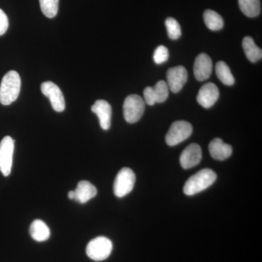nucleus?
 <instances>
[{
	"label": "nucleus",
	"mask_w": 262,
	"mask_h": 262,
	"mask_svg": "<svg viewBox=\"0 0 262 262\" xmlns=\"http://www.w3.org/2000/svg\"><path fill=\"white\" fill-rule=\"evenodd\" d=\"M21 80L15 71H10L3 77L0 84V103L8 106L16 101L20 94Z\"/></svg>",
	"instance_id": "1"
},
{
	"label": "nucleus",
	"mask_w": 262,
	"mask_h": 262,
	"mask_svg": "<svg viewBox=\"0 0 262 262\" xmlns=\"http://www.w3.org/2000/svg\"><path fill=\"white\" fill-rule=\"evenodd\" d=\"M216 179V173L213 170L209 168L203 169L188 179L184 186V194L192 196L203 192L211 187Z\"/></svg>",
	"instance_id": "2"
},
{
	"label": "nucleus",
	"mask_w": 262,
	"mask_h": 262,
	"mask_svg": "<svg viewBox=\"0 0 262 262\" xmlns=\"http://www.w3.org/2000/svg\"><path fill=\"white\" fill-rule=\"evenodd\" d=\"M113 249L112 241L107 237L100 236L90 241L86 248V253L94 261H101L110 256Z\"/></svg>",
	"instance_id": "3"
},
{
	"label": "nucleus",
	"mask_w": 262,
	"mask_h": 262,
	"mask_svg": "<svg viewBox=\"0 0 262 262\" xmlns=\"http://www.w3.org/2000/svg\"><path fill=\"white\" fill-rule=\"evenodd\" d=\"M146 103L139 95L127 96L124 101V118L128 123H136L142 117L145 110Z\"/></svg>",
	"instance_id": "4"
},
{
	"label": "nucleus",
	"mask_w": 262,
	"mask_h": 262,
	"mask_svg": "<svg viewBox=\"0 0 262 262\" xmlns=\"http://www.w3.org/2000/svg\"><path fill=\"white\" fill-rule=\"evenodd\" d=\"M136 183V175L130 168H123L117 173L113 190L117 198L126 196L134 189Z\"/></svg>",
	"instance_id": "5"
},
{
	"label": "nucleus",
	"mask_w": 262,
	"mask_h": 262,
	"mask_svg": "<svg viewBox=\"0 0 262 262\" xmlns=\"http://www.w3.org/2000/svg\"><path fill=\"white\" fill-rule=\"evenodd\" d=\"M192 125L189 122L184 120L174 122L165 136V141L168 146L178 145L192 135Z\"/></svg>",
	"instance_id": "6"
},
{
	"label": "nucleus",
	"mask_w": 262,
	"mask_h": 262,
	"mask_svg": "<svg viewBox=\"0 0 262 262\" xmlns=\"http://www.w3.org/2000/svg\"><path fill=\"white\" fill-rule=\"evenodd\" d=\"M14 142L10 136H5L0 142V171L5 177L11 173Z\"/></svg>",
	"instance_id": "7"
},
{
	"label": "nucleus",
	"mask_w": 262,
	"mask_h": 262,
	"mask_svg": "<svg viewBox=\"0 0 262 262\" xmlns=\"http://www.w3.org/2000/svg\"><path fill=\"white\" fill-rule=\"evenodd\" d=\"M41 91L51 101L52 107L58 113L64 111L66 103L63 93L56 84L46 81L41 84Z\"/></svg>",
	"instance_id": "8"
},
{
	"label": "nucleus",
	"mask_w": 262,
	"mask_h": 262,
	"mask_svg": "<svg viewBox=\"0 0 262 262\" xmlns=\"http://www.w3.org/2000/svg\"><path fill=\"white\" fill-rule=\"evenodd\" d=\"M169 89L167 82L160 80L154 87H146L144 91V100L146 104L153 106L157 103H163L168 97Z\"/></svg>",
	"instance_id": "9"
},
{
	"label": "nucleus",
	"mask_w": 262,
	"mask_h": 262,
	"mask_svg": "<svg viewBox=\"0 0 262 262\" xmlns=\"http://www.w3.org/2000/svg\"><path fill=\"white\" fill-rule=\"evenodd\" d=\"M166 77L168 89L174 94H177L182 89L184 84L187 82V71L182 66H178L169 69L167 72Z\"/></svg>",
	"instance_id": "10"
},
{
	"label": "nucleus",
	"mask_w": 262,
	"mask_h": 262,
	"mask_svg": "<svg viewBox=\"0 0 262 262\" xmlns=\"http://www.w3.org/2000/svg\"><path fill=\"white\" fill-rule=\"evenodd\" d=\"M220 97V91L218 87L212 82L202 86L196 96V101L203 107H212Z\"/></svg>",
	"instance_id": "11"
},
{
	"label": "nucleus",
	"mask_w": 262,
	"mask_h": 262,
	"mask_svg": "<svg viewBox=\"0 0 262 262\" xmlns=\"http://www.w3.org/2000/svg\"><path fill=\"white\" fill-rule=\"evenodd\" d=\"M93 113L97 115L99 119L100 125L104 130H107L111 127L112 110L111 105L104 100H98L91 107Z\"/></svg>",
	"instance_id": "12"
},
{
	"label": "nucleus",
	"mask_w": 262,
	"mask_h": 262,
	"mask_svg": "<svg viewBox=\"0 0 262 262\" xmlns=\"http://www.w3.org/2000/svg\"><path fill=\"white\" fill-rule=\"evenodd\" d=\"M202 149L198 144H191L182 151L180 163L183 168L190 169L201 163Z\"/></svg>",
	"instance_id": "13"
},
{
	"label": "nucleus",
	"mask_w": 262,
	"mask_h": 262,
	"mask_svg": "<svg viewBox=\"0 0 262 262\" xmlns=\"http://www.w3.org/2000/svg\"><path fill=\"white\" fill-rule=\"evenodd\" d=\"M213 63L211 58L206 53H201L196 57L194 64V75L198 81L208 80L211 75Z\"/></svg>",
	"instance_id": "14"
},
{
	"label": "nucleus",
	"mask_w": 262,
	"mask_h": 262,
	"mask_svg": "<svg viewBox=\"0 0 262 262\" xmlns=\"http://www.w3.org/2000/svg\"><path fill=\"white\" fill-rule=\"evenodd\" d=\"M97 194V189L91 182L88 181H81L77 184L75 190V199L77 203H87Z\"/></svg>",
	"instance_id": "15"
},
{
	"label": "nucleus",
	"mask_w": 262,
	"mask_h": 262,
	"mask_svg": "<svg viewBox=\"0 0 262 262\" xmlns=\"http://www.w3.org/2000/svg\"><path fill=\"white\" fill-rule=\"evenodd\" d=\"M209 151L212 158L217 160H227L232 155V148L219 138L213 139L209 144Z\"/></svg>",
	"instance_id": "16"
},
{
	"label": "nucleus",
	"mask_w": 262,
	"mask_h": 262,
	"mask_svg": "<svg viewBox=\"0 0 262 262\" xmlns=\"http://www.w3.org/2000/svg\"><path fill=\"white\" fill-rule=\"evenodd\" d=\"M31 236L34 241L37 242H43L47 241L51 236L49 227L42 220H34L29 229Z\"/></svg>",
	"instance_id": "17"
},
{
	"label": "nucleus",
	"mask_w": 262,
	"mask_h": 262,
	"mask_svg": "<svg viewBox=\"0 0 262 262\" xmlns=\"http://www.w3.org/2000/svg\"><path fill=\"white\" fill-rule=\"evenodd\" d=\"M243 48L245 54L250 61L256 63L262 58V51L258 47L251 37H246L243 40Z\"/></svg>",
	"instance_id": "18"
},
{
	"label": "nucleus",
	"mask_w": 262,
	"mask_h": 262,
	"mask_svg": "<svg viewBox=\"0 0 262 262\" xmlns=\"http://www.w3.org/2000/svg\"><path fill=\"white\" fill-rule=\"evenodd\" d=\"M241 11L246 16L254 18L261 13V2L260 0H238Z\"/></svg>",
	"instance_id": "19"
},
{
	"label": "nucleus",
	"mask_w": 262,
	"mask_h": 262,
	"mask_svg": "<svg viewBox=\"0 0 262 262\" xmlns=\"http://www.w3.org/2000/svg\"><path fill=\"white\" fill-rule=\"evenodd\" d=\"M203 18L206 27L212 31H219L223 28V18L214 10H206L203 13Z\"/></svg>",
	"instance_id": "20"
},
{
	"label": "nucleus",
	"mask_w": 262,
	"mask_h": 262,
	"mask_svg": "<svg viewBox=\"0 0 262 262\" xmlns=\"http://www.w3.org/2000/svg\"><path fill=\"white\" fill-rule=\"evenodd\" d=\"M215 73L222 83L231 86L234 83V78L228 65L224 61H219L215 66Z\"/></svg>",
	"instance_id": "21"
},
{
	"label": "nucleus",
	"mask_w": 262,
	"mask_h": 262,
	"mask_svg": "<svg viewBox=\"0 0 262 262\" xmlns=\"http://www.w3.org/2000/svg\"><path fill=\"white\" fill-rule=\"evenodd\" d=\"M43 14L49 18H54L58 11L59 0H39Z\"/></svg>",
	"instance_id": "22"
},
{
	"label": "nucleus",
	"mask_w": 262,
	"mask_h": 262,
	"mask_svg": "<svg viewBox=\"0 0 262 262\" xmlns=\"http://www.w3.org/2000/svg\"><path fill=\"white\" fill-rule=\"evenodd\" d=\"M165 27L168 31V37L171 39H178L182 35V29L179 22L173 18H168L165 20Z\"/></svg>",
	"instance_id": "23"
},
{
	"label": "nucleus",
	"mask_w": 262,
	"mask_h": 262,
	"mask_svg": "<svg viewBox=\"0 0 262 262\" xmlns=\"http://www.w3.org/2000/svg\"><path fill=\"white\" fill-rule=\"evenodd\" d=\"M169 57V52L168 48L163 46H158L155 51L154 61L157 64H161L168 61Z\"/></svg>",
	"instance_id": "24"
},
{
	"label": "nucleus",
	"mask_w": 262,
	"mask_h": 262,
	"mask_svg": "<svg viewBox=\"0 0 262 262\" xmlns=\"http://www.w3.org/2000/svg\"><path fill=\"white\" fill-rule=\"evenodd\" d=\"M9 21L7 15L3 10L0 9V36H3L8 30Z\"/></svg>",
	"instance_id": "25"
},
{
	"label": "nucleus",
	"mask_w": 262,
	"mask_h": 262,
	"mask_svg": "<svg viewBox=\"0 0 262 262\" xmlns=\"http://www.w3.org/2000/svg\"><path fill=\"white\" fill-rule=\"evenodd\" d=\"M68 198H70V200L75 199V191H70V192H69Z\"/></svg>",
	"instance_id": "26"
}]
</instances>
